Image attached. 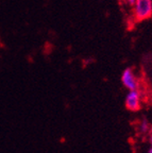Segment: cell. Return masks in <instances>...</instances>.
I'll use <instances>...</instances> for the list:
<instances>
[{"label": "cell", "instance_id": "cell-1", "mask_svg": "<svg viewBox=\"0 0 152 153\" xmlns=\"http://www.w3.org/2000/svg\"><path fill=\"white\" fill-rule=\"evenodd\" d=\"M133 17L136 22H144L152 17V0H136L133 7Z\"/></svg>", "mask_w": 152, "mask_h": 153}, {"label": "cell", "instance_id": "cell-2", "mask_svg": "<svg viewBox=\"0 0 152 153\" xmlns=\"http://www.w3.org/2000/svg\"><path fill=\"white\" fill-rule=\"evenodd\" d=\"M126 108L130 112H137L142 108V94L138 89L129 91L124 100Z\"/></svg>", "mask_w": 152, "mask_h": 153}, {"label": "cell", "instance_id": "cell-3", "mask_svg": "<svg viewBox=\"0 0 152 153\" xmlns=\"http://www.w3.org/2000/svg\"><path fill=\"white\" fill-rule=\"evenodd\" d=\"M121 83L129 91H133V89L139 88V82L134 74L133 69L128 67L122 71L121 74Z\"/></svg>", "mask_w": 152, "mask_h": 153}, {"label": "cell", "instance_id": "cell-4", "mask_svg": "<svg viewBox=\"0 0 152 153\" xmlns=\"http://www.w3.org/2000/svg\"><path fill=\"white\" fill-rule=\"evenodd\" d=\"M150 129H151V126L148 122L147 119H143L140 121L139 126H138V131H139L140 134H147L150 132Z\"/></svg>", "mask_w": 152, "mask_h": 153}, {"label": "cell", "instance_id": "cell-5", "mask_svg": "<svg viewBox=\"0 0 152 153\" xmlns=\"http://www.w3.org/2000/svg\"><path fill=\"white\" fill-rule=\"evenodd\" d=\"M124 3H127V4L130 5V7H134L136 0H124Z\"/></svg>", "mask_w": 152, "mask_h": 153}, {"label": "cell", "instance_id": "cell-6", "mask_svg": "<svg viewBox=\"0 0 152 153\" xmlns=\"http://www.w3.org/2000/svg\"><path fill=\"white\" fill-rule=\"evenodd\" d=\"M149 141H150V145H151V147H152V134L150 135V137H149Z\"/></svg>", "mask_w": 152, "mask_h": 153}, {"label": "cell", "instance_id": "cell-7", "mask_svg": "<svg viewBox=\"0 0 152 153\" xmlns=\"http://www.w3.org/2000/svg\"><path fill=\"white\" fill-rule=\"evenodd\" d=\"M148 153H152V147L149 149V151H148Z\"/></svg>", "mask_w": 152, "mask_h": 153}, {"label": "cell", "instance_id": "cell-8", "mask_svg": "<svg viewBox=\"0 0 152 153\" xmlns=\"http://www.w3.org/2000/svg\"><path fill=\"white\" fill-rule=\"evenodd\" d=\"M151 98H152V95H151Z\"/></svg>", "mask_w": 152, "mask_h": 153}]
</instances>
